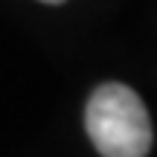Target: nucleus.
Masks as SVG:
<instances>
[{
  "label": "nucleus",
  "instance_id": "nucleus-2",
  "mask_svg": "<svg viewBox=\"0 0 157 157\" xmlns=\"http://www.w3.org/2000/svg\"><path fill=\"white\" fill-rule=\"evenodd\" d=\"M41 3H52V6H56V3H64V0H41Z\"/></svg>",
  "mask_w": 157,
  "mask_h": 157
},
{
  "label": "nucleus",
  "instance_id": "nucleus-1",
  "mask_svg": "<svg viewBox=\"0 0 157 157\" xmlns=\"http://www.w3.org/2000/svg\"><path fill=\"white\" fill-rule=\"evenodd\" d=\"M84 131L102 157H146L151 151L146 102L122 82H105L90 93Z\"/></svg>",
  "mask_w": 157,
  "mask_h": 157
}]
</instances>
